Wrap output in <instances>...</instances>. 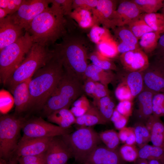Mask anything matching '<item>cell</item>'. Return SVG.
Instances as JSON below:
<instances>
[{"instance_id": "46", "label": "cell", "mask_w": 164, "mask_h": 164, "mask_svg": "<svg viewBox=\"0 0 164 164\" xmlns=\"http://www.w3.org/2000/svg\"><path fill=\"white\" fill-rule=\"evenodd\" d=\"M128 118L120 113L115 108L111 118L117 129L119 130L126 127L128 122Z\"/></svg>"}, {"instance_id": "49", "label": "cell", "mask_w": 164, "mask_h": 164, "mask_svg": "<svg viewBox=\"0 0 164 164\" xmlns=\"http://www.w3.org/2000/svg\"><path fill=\"white\" fill-rule=\"evenodd\" d=\"M58 5L62 9L65 16H70L72 11L73 0H51Z\"/></svg>"}, {"instance_id": "20", "label": "cell", "mask_w": 164, "mask_h": 164, "mask_svg": "<svg viewBox=\"0 0 164 164\" xmlns=\"http://www.w3.org/2000/svg\"><path fill=\"white\" fill-rule=\"evenodd\" d=\"M155 94L144 88L137 96L138 108L135 115L138 121L145 123L152 114V100Z\"/></svg>"}, {"instance_id": "48", "label": "cell", "mask_w": 164, "mask_h": 164, "mask_svg": "<svg viewBox=\"0 0 164 164\" xmlns=\"http://www.w3.org/2000/svg\"><path fill=\"white\" fill-rule=\"evenodd\" d=\"M108 96H109L108 87L100 82H96L95 89L92 97L94 101Z\"/></svg>"}, {"instance_id": "41", "label": "cell", "mask_w": 164, "mask_h": 164, "mask_svg": "<svg viewBox=\"0 0 164 164\" xmlns=\"http://www.w3.org/2000/svg\"><path fill=\"white\" fill-rule=\"evenodd\" d=\"M152 114L164 117V93L155 94L152 100Z\"/></svg>"}, {"instance_id": "52", "label": "cell", "mask_w": 164, "mask_h": 164, "mask_svg": "<svg viewBox=\"0 0 164 164\" xmlns=\"http://www.w3.org/2000/svg\"><path fill=\"white\" fill-rule=\"evenodd\" d=\"M96 82L89 79H86L84 80L83 84L84 92L92 97H93L95 89Z\"/></svg>"}, {"instance_id": "34", "label": "cell", "mask_w": 164, "mask_h": 164, "mask_svg": "<svg viewBox=\"0 0 164 164\" xmlns=\"http://www.w3.org/2000/svg\"><path fill=\"white\" fill-rule=\"evenodd\" d=\"M127 26L138 39L145 33L153 31L143 19L142 15Z\"/></svg>"}, {"instance_id": "11", "label": "cell", "mask_w": 164, "mask_h": 164, "mask_svg": "<svg viewBox=\"0 0 164 164\" xmlns=\"http://www.w3.org/2000/svg\"><path fill=\"white\" fill-rule=\"evenodd\" d=\"M53 138H22L18 143L15 156L18 158L22 156L37 155L44 153Z\"/></svg>"}, {"instance_id": "38", "label": "cell", "mask_w": 164, "mask_h": 164, "mask_svg": "<svg viewBox=\"0 0 164 164\" xmlns=\"http://www.w3.org/2000/svg\"><path fill=\"white\" fill-rule=\"evenodd\" d=\"M72 104L70 110L76 118L85 113L91 105L88 98L84 94L77 99Z\"/></svg>"}, {"instance_id": "1", "label": "cell", "mask_w": 164, "mask_h": 164, "mask_svg": "<svg viewBox=\"0 0 164 164\" xmlns=\"http://www.w3.org/2000/svg\"><path fill=\"white\" fill-rule=\"evenodd\" d=\"M49 7L32 21L28 32L34 43L49 47L67 33L68 22L60 7L51 0Z\"/></svg>"}, {"instance_id": "6", "label": "cell", "mask_w": 164, "mask_h": 164, "mask_svg": "<svg viewBox=\"0 0 164 164\" xmlns=\"http://www.w3.org/2000/svg\"><path fill=\"white\" fill-rule=\"evenodd\" d=\"M34 43L32 36L26 31L16 41L0 51V79L4 85L24 60Z\"/></svg>"}, {"instance_id": "56", "label": "cell", "mask_w": 164, "mask_h": 164, "mask_svg": "<svg viewBox=\"0 0 164 164\" xmlns=\"http://www.w3.org/2000/svg\"><path fill=\"white\" fill-rule=\"evenodd\" d=\"M8 15V12L6 10L0 8V20L4 19Z\"/></svg>"}, {"instance_id": "21", "label": "cell", "mask_w": 164, "mask_h": 164, "mask_svg": "<svg viewBox=\"0 0 164 164\" xmlns=\"http://www.w3.org/2000/svg\"><path fill=\"white\" fill-rule=\"evenodd\" d=\"M145 124L149 131L152 145L164 147V123L160 118L152 114Z\"/></svg>"}, {"instance_id": "58", "label": "cell", "mask_w": 164, "mask_h": 164, "mask_svg": "<svg viewBox=\"0 0 164 164\" xmlns=\"http://www.w3.org/2000/svg\"><path fill=\"white\" fill-rule=\"evenodd\" d=\"M8 0H0V8L6 9L7 7Z\"/></svg>"}, {"instance_id": "9", "label": "cell", "mask_w": 164, "mask_h": 164, "mask_svg": "<svg viewBox=\"0 0 164 164\" xmlns=\"http://www.w3.org/2000/svg\"><path fill=\"white\" fill-rule=\"evenodd\" d=\"M50 3V0H24L17 12L8 15L14 24L28 31L32 21Z\"/></svg>"}, {"instance_id": "27", "label": "cell", "mask_w": 164, "mask_h": 164, "mask_svg": "<svg viewBox=\"0 0 164 164\" xmlns=\"http://www.w3.org/2000/svg\"><path fill=\"white\" fill-rule=\"evenodd\" d=\"M161 34L153 31L144 35L139 39L138 44L141 49L145 53L153 51L157 48Z\"/></svg>"}, {"instance_id": "51", "label": "cell", "mask_w": 164, "mask_h": 164, "mask_svg": "<svg viewBox=\"0 0 164 164\" xmlns=\"http://www.w3.org/2000/svg\"><path fill=\"white\" fill-rule=\"evenodd\" d=\"M24 0H8L7 6L5 9L9 15L12 14L17 12L22 4Z\"/></svg>"}, {"instance_id": "43", "label": "cell", "mask_w": 164, "mask_h": 164, "mask_svg": "<svg viewBox=\"0 0 164 164\" xmlns=\"http://www.w3.org/2000/svg\"><path fill=\"white\" fill-rule=\"evenodd\" d=\"M116 98L119 101L133 100L134 98L128 85L121 82L116 87L115 91Z\"/></svg>"}, {"instance_id": "24", "label": "cell", "mask_w": 164, "mask_h": 164, "mask_svg": "<svg viewBox=\"0 0 164 164\" xmlns=\"http://www.w3.org/2000/svg\"><path fill=\"white\" fill-rule=\"evenodd\" d=\"M114 77L110 71L104 70L92 64L88 65L84 73V80L89 79L100 82L107 87Z\"/></svg>"}, {"instance_id": "7", "label": "cell", "mask_w": 164, "mask_h": 164, "mask_svg": "<svg viewBox=\"0 0 164 164\" xmlns=\"http://www.w3.org/2000/svg\"><path fill=\"white\" fill-rule=\"evenodd\" d=\"M62 137L75 160L82 164L101 141L99 133L87 127H81Z\"/></svg>"}, {"instance_id": "37", "label": "cell", "mask_w": 164, "mask_h": 164, "mask_svg": "<svg viewBox=\"0 0 164 164\" xmlns=\"http://www.w3.org/2000/svg\"><path fill=\"white\" fill-rule=\"evenodd\" d=\"M91 40L97 45L111 36L108 29L95 25L91 28L89 34Z\"/></svg>"}, {"instance_id": "47", "label": "cell", "mask_w": 164, "mask_h": 164, "mask_svg": "<svg viewBox=\"0 0 164 164\" xmlns=\"http://www.w3.org/2000/svg\"><path fill=\"white\" fill-rule=\"evenodd\" d=\"M98 0H73V9L80 8L92 11L96 7Z\"/></svg>"}, {"instance_id": "15", "label": "cell", "mask_w": 164, "mask_h": 164, "mask_svg": "<svg viewBox=\"0 0 164 164\" xmlns=\"http://www.w3.org/2000/svg\"><path fill=\"white\" fill-rule=\"evenodd\" d=\"M118 149L98 145L92 151L83 164H126Z\"/></svg>"}, {"instance_id": "59", "label": "cell", "mask_w": 164, "mask_h": 164, "mask_svg": "<svg viewBox=\"0 0 164 164\" xmlns=\"http://www.w3.org/2000/svg\"><path fill=\"white\" fill-rule=\"evenodd\" d=\"M156 59L164 66V55L157 56Z\"/></svg>"}, {"instance_id": "13", "label": "cell", "mask_w": 164, "mask_h": 164, "mask_svg": "<svg viewBox=\"0 0 164 164\" xmlns=\"http://www.w3.org/2000/svg\"><path fill=\"white\" fill-rule=\"evenodd\" d=\"M56 137L52 138L45 152L46 164H66L72 157L68 146L61 138Z\"/></svg>"}, {"instance_id": "50", "label": "cell", "mask_w": 164, "mask_h": 164, "mask_svg": "<svg viewBox=\"0 0 164 164\" xmlns=\"http://www.w3.org/2000/svg\"><path fill=\"white\" fill-rule=\"evenodd\" d=\"M118 50L119 53H123L130 51L141 49L139 45H134L120 42L118 43Z\"/></svg>"}, {"instance_id": "31", "label": "cell", "mask_w": 164, "mask_h": 164, "mask_svg": "<svg viewBox=\"0 0 164 164\" xmlns=\"http://www.w3.org/2000/svg\"><path fill=\"white\" fill-rule=\"evenodd\" d=\"M139 158L147 160L164 159V147L147 144L138 149Z\"/></svg>"}, {"instance_id": "28", "label": "cell", "mask_w": 164, "mask_h": 164, "mask_svg": "<svg viewBox=\"0 0 164 164\" xmlns=\"http://www.w3.org/2000/svg\"><path fill=\"white\" fill-rule=\"evenodd\" d=\"M94 105L98 109L103 117L108 122L115 109V104L109 96L101 98L93 101Z\"/></svg>"}, {"instance_id": "54", "label": "cell", "mask_w": 164, "mask_h": 164, "mask_svg": "<svg viewBox=\"0 0 164 164\" xmlns=\"http://www.w3.org/2000/svg\"><path fill=\"white\" fill-rule=\"evenodd\" d=\"M18 158L14 156L8 160L0 159V164H18Z\"/></svg>"}, {"instance_id": "42", "label": "cell", "mask_w": 164, "mask_h": 164, "mask_svg": "<svg viewBox=\"0 0 164 164\" xmlns=\"http://www.w3.org/2000/svg\"><path fill=\"white\" fill-rule=\"evenodd\" d=\"M120 141L124 144L133 145L136 144L134 129L133 127H125L118 133Z\"/></svg>"}, {"instance_id": "14", "label": "cell", "mask_w": 164, "mask_h": 164, "mask_svg": "<svg viewBox=\"0 0 164 164\" xmlns=\"http://www.w3.org/2000/svg\"><path fill=\"white\" fill-rule=\"evenodd\" d=\"M144 88L155 93H164V66L157 59L143 72Z\"/></svg>"}, {"instance_id": "36", "label": "cell", "mask_w": 164, "mask_h": 164, "mask_svg": "<svg viewBox=\"0 0 164 164\" xmlns=\"http://www.w3.org/2000/svg\"><path fill=\"white\" fill-rule=\"evenodd\" d=\"M101 141L108 148L113 149H117L120 140L118 133L113 129L108 130L99 133Z\"/></svg>"}, {"instance_id": "35", "label": "cell", "mask_w": 164, "mask_h": 164, "mask_svg": "<svg viewBox=\"0 0 164 164\" xmlns=\"http://www.w3.org/2000/svg\"><path fill=\"white\" fill-rule=\"evenodd\" d=\"M140 10L145 14L156 13L161 9L163 0H134Z\"/></svg>"}, {"instance_id": "18", "label": "cell", "mask_w": 164, "mask_h": 164, "mask_svg": "<svg viewBox=\"0 0 164 164\" xmlns=\"http://www.w3.org/2000/svg\"><path fill=\"white\" fill-rule=\"evenodd\" d=\"M23 29L14 24L8 15L0 20V51L23 36Z\"/></svg>"}, {"instance_id": "53", "label": "cell", "mask_w": 164, "mask_h": 164, "mask_svg": "<svg viewBox=\"0 0 164 164\" xmlns=\"http://www.w3.org/2000/svg\"><path fill=\"white\" fill-rule=\"evenodd\" d=\"M156 49H158L157 56L164 55V34L161 35Z\"/></svg>"}, {"instance_id": "3", "label": "cell", "mask_w": 164, "mask_h": 164, "mask_svg": "<svg viewBox=\"0 0 164 164\" xmlns=\"http://www.w3.org/2000/svg\"><path fill=\"white\" fill-rule=\"evenodd\" d=\"M62 38L61 43L52 46L53 50L62 61L65 72L84 81V72L88 65V56L84 44L67 33Z\"/></svg>"}, {"instance_id": "4", "label": "cell", "mask_w": 164, "mask_h": 164, "mask_svg": "<svg viewBox=\"0 0 164 164\" xmlns=\"http://www.w3.org/2000/svg\"><path fill=\"white\" fill-rule=\"evenodd\" d=\"M84 92L83 81L64 71L42 108L44 114L47 116L60 109H69L77 99L84 94Z\"/></svg>"}, {"instance_id": "44", "label": "cell", "mask_w": 164, "mask_h": 164, "mask_svg": "<svg viewBox=\"0 0 164 164\" xmlns=\"http://www.w3.org/2000/svg\"><path fill=\"white\" fill-rule=\"evenodd\" d=\"M18 161L19 164H46L45 153L37 155L20 157Z\"/></svg>"}, {"instance_id": "57", "label": "cell", "mask_w": 164, "mask_h": 164, "mask_svg": "<svg viewBox=\"0 0 164 164\" xmlns=\"http://www.w3.org/2000/svg\"><path fill=\"white\" fill-rule=\"evenodd\" d=\"M133 164H149L148 160L139 158L133 162Z\"/></svg>"}, {"instance_id": "19", "label": "cell", "mask_w": 164, "mask_h": 164, "mask_svg": "<svg viewBox=\"0 0 164 164\" xmlns=\"http://www.w3.org/2000/svg\"><path fill=\"white\" fill-rule=\"evenodd\" d=\"M32 78L17 85L11 91L13 94L15 111L22 112L30 108V94L29 84Z\"/></svg>"}, {"instance_id": "32", "label": "cell", "mask_w": 164, "mask_h": 164, "mask_svg": "<svg viewBox=\"0 0 164 164\" xmlns=\"http://www.w3.org/2000/svg\"><path fill=\"white\" fill-rule=\"evenodd\" d=\"M133 127L135 135L136 144L139 148L148 144L150 141V134L145 123L138 121Z\"/></svg>"}, {"instance_id": "45", "label": "cell", "mask_w": 164, "mask_h": 164, "mask_svg": "<svg viewBox=\"0 0 164 164\" xmlns=\"http://www.w3.org/2000/svg\"><path fill=\"white\" fill-rule=\"evenodd\" d=\"M133 107V100H125L119 101L115 108L121 114L129 118L132 114Z\"/></svg>"}, {"instance_id": "2", "label": "cell", "mask_w": 164, "mask_h": 164, "mask_svg": "<svg viewBox=\"0 0 164 164\" xmlns=\"http://www.w3.org/2000/svg\"><path fill=\"white\" fill-rule=\"evenodd\" d=\"M64 73L62 61L55 53L51 60L35 73L29 82L30 108H42Z\"/></svg>"}, {"instance_id": "55", "label": "cell", "mask_w": 164, "mask_h": 164, "mask_svg": "<svg viewBox=\"0 0 164 164\" xmlns=\"http://www.w3.org/2000/svg\"><path fill=\"white\" fill-rule=\"evenodd\" d=\"M148 161L149 164H164V159H153Z\"/></svg>"}, {"instance_id": "26", "label": "cell", "mask_w": 164, "mask_h": 164, "mask_svg": "<svg viewBox=\"0 0 164 164\" xmlns=\"http://www.w3.org/2000/svg\"><path fill=\"white\" fill-rule=\"evenodd\" d=\"M69 16L82 29L91 28L95 25L91 11L87 9L80 8L74 9Z\"/></svg>"}, {"instance_id": "5", "label": "cell", "mask_w": 164, "mask_h": 164, "mask_svg": "<svg viewBox=\"0 0 164 164\" xmlns=\"http://www.w3.org/2000/svg\"><path fill=\"white\" fill-rule=\"evenodd\" d=\"M49 47L34 43L26 58L7 81L6 85L11 91L18 84L32 78L39 69L46 64L55 54Z\"/></svg>"}, {"instance_id": "12", "label": "cell", "mask_w": 164, "mask_h": 164, "mask_svg": "<svg viewBox=\"0 0 164 164\" xmlns=\"http://www.w3.org/2000/svg\"><path fill=\"white\" fill-rule=\"evenodd\" d=\"M142 12L133 0L121 2L113 15L111 22L113 28L128 25L141 16Z\"/></svg>"}, {"instance_id": "60", "label": "cell", "mask_w": 164, "mask_h": 164, "mask_svg": "<svg viewBox=\"0 0 164 164\" xmlns=\"http://www.w3.org/2000/svg\"><path fill=\"white\" fill-rule=\"evenodd\" d=\"M162 13L164 14V0L163 3V5L162 8H161Z\"/></svg>"}, {"instance_id": "17", "label": "cell", "mask_w": 164, "mask_h": 164, "mask_svg": "<svg viewBox=\"0 0 164 164\" xmlns=\"http://www.w3.org/2000/svg\"><path fill=\"white\" fill-rule=\"evenodd\" d=\"M116 9L114 1L98 0L96 7L91 11L95 25L101 24L108 29H113L111 21Z\"/></svg>"}, {"instance_id": "29", "label": "cell", "mask_w": 164, "mask_h": 164, "mask_svg": "<svg viewBox=\"0 0 164 164\" xmlns=\"http://www.w3.org/2000/svg\"><path fill=\"white\" fill-rule=\"evenodd\" d=\"M142 17L154 32H164V14L162 13H145Z\"/></svg>"}, {"instance_id": "39", "label": "cell", "mask_w": 164, "mask_h": 164, "mask_svg": "<svg viewBox=\"0 0 164 164\" xmlns=\"http://www.w3.org/2000/svg\"><path fill=\"white\" fill-rule=\"evenodd\" d=\"M115 33L121 42L134 45H139L138 39L135 36L127 26L118 27Z\"/></svg>"}, {"instance_id": "30", "label": "cell", "mask_w": 164, "mask_h": 164, "mask_svg": "<svg viewBox=\"0 0 164 164\" xmlns=\"http://www.w3.org/2000/svg\"><path fill=\"white\" fill-rule=\"evenodd\" d=\"M97 51L109 59L114 58L119 54L118 43L111 36L106 38L97 45Z\"/></svg>"}, {"instance_id": "10", "label": "cell", "mask_w": 164, "mask_h": 164, "mask_svg": "<svg viewBox=\"0 0 164 164\" xmlns=\"http://www.w3.org/2000/svg\"><path fill=\"white\" fill-rule=\"evenodd\" d=\"M22 138H52L70 133V128H64L47 122L41 118L24 122L22 128Z\"/></svg>"}, {"instance_id": "8", "label": "cell", "mask_w": 164, "mask_h": 164, "mask_svg": "<svg viewBox=\"0 0 164 164\" xmlns=\"http://www.w3.org/2000/svg\"><path fill=\"white\" fill-rule=\"evenodd\" d=\"M24 121L23 119L6 115L0 118V157L8 160L13 156L18 143L21 128Z\"/></svg>"}, {"instance_id": "33", "label": "cell", "mask_w": 164, "mask_h": 164, "mask_svg": "<svg viewBox=\"0 0 164 164\" xmlns=\"http://www.w3.org/2000/svg\"><path fill=\"white\" fill-rule=\"evenodd\" d=\"M88 58L94 65L105 70L116 69V67L111 59L107 58L97 51L91 53Z\"/></svg>"}, {"instance_id": "25", "label": "cell", "mask_w": 164, "mask_h": 164, "mask_svg": "<svg viewBox=\"0 0 164 164\" xmlns=\"http://www.w3.org/2000/svg\"><path fill=\"white\" fill-rule=\"evenodd\" d=\"M48 120L64 128H69L75 124L76 117L69 108H64L56 111L47 116Z\"/></svg>"}, {"instance_id": "40", "label": "cell", "mask_w": 164, "mask_h": 164, "mask_svg": "<svg viewBox=\"0 0 164 164\" xmlns=\"http://www.w3.org/2000/svg\"><path fill=\"white\" fill-rule=\"evenodd\" d=\"M120 155L125 162H133L139 158L138 149L135 145L124 144L119 150Z\"/></svg>"}, {"instance_id": "22", "label": "cell", "mask_w": 164, "mask_h": 164, "mask_svg": "<svg viewBox=\"0 0 164 164\" xmlns=\"http://www.w3.org/2000/svg\"><path fill=\"white\" fill-rule=\"evenodd\" d=\"M125 70L123 73L120 75L121 82L125 83L128 85L135 98L144 89L143 72H130Z\"/></svg>"}, {"instance_id": "16", "label": "cell", "mask_w": 164, "mask_h": 164, "mask_svg": "<svg viewBox=\"0 0 164 164\" xmlns=\"http://www.w3.org/2000/svg\"><path fill=\"white\" fill-rule=\"evenodd\" d=\"M120 60L124 70L130 72H143L149 65L147 56L141 49L121 54Z\"/></svg>"}, {"instance_id": "23", "label": "cell", "mask_w": 164, "mask_h": 164, "mask_svg": "<svg viewBox=\"0 0 164 164\" xmlns=\"http://www.w3.org/2000/svg\"><path fill=\"white\" fill-rule=\"evenodd\" d=\"M108 123L97 108L91 104L88 110L83 115L76 118L75 124L82 127H90L96 125H105Z\"/></svg>"}]
</instances>
